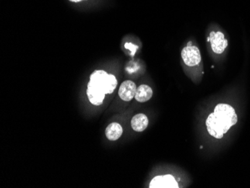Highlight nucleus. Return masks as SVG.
<instances>
[{
	"label": "nucleus",
	"instance_id": "10",
	"mask_svg": "<svg viewBox=\"0 0 250 188\" xmlns=\"http://www.w3.org/2000/svg\"><path fill=\"white\" fill-rule=\"evenodd\" d=\"M70 1L73 2H81V1H83V0H70Z\"/></svg>",
	"mask_w": 250,
	"mask_h": 188
},
{
	"label": "nucleus",
	"instance_id": "3",
	"mask_svg": "<svg viewBox=\"0 0 250 188\" xmlns=\"http://www.w3.org/2000/svg\"><path fill=\"white\" fill-rule=\"evenodd\" d=\"M209 42L212 50L216 54H222L228 47V40L225 38L224 34L220 31L210 32Z\"/></svg>",
	"mask_w": 250,
	"mask_h": 188
},
{
	"label": "nucleus",
	"instance_id": "7",
	"mask_svg": "<svg viewBox=\"0 0 250 188\" xmlns=\"http://www.w3.org/2000/svg\"><path fill=\"white\" fill-rule=\"evenodd\" d=\"M153 95L152 88L148 85L143 84L136 88L135 99L140 103H144L151 99Z\"/></svg>",
	"mask_w": 250,
	"mask_h": 188
},
{
	"label": "nucleus",
	"instance_id": "5",
	"mask_svg": "<svg viewBox=\"0 0 250 188\" xmlns=\"http://www.w3.org/2000/svg\"><path fill=\"white\" fill-rule=\"evenodd\" d=\"M150 188H178V184L172 175L154 177L149 185Z\"/></svg>",
	"mask_w": 250,
	"mask_h": 188
},
{
	"label": "nucleus",
	"instance_id": "8",
	"mask_svg": "<svg viewBox=\"0 0 250 188\" xmlns=\"http://www.w3.org/2000/svg\"><path fill=\"white\" fill-rule=\"evenodd\" d=\"M148 125V119L143 113L135 115L131 119V127L136 132H143Z\"/></svg>",
	"mask_w": 250,
	"mask_h": 188
},
{
	"label": "nucleus",
	"instance_id": "1",
	"mask_svg": "<svg viewBox=\"0 0 250 188\" xmlns=\"http://www.w3.org/2000/svg\"><path fill=\"white\" fill-rule=\"evenodd\" d=\"M237 123V116L234 108L226 104H219L214 108L213 113L208 117L206 127L210 136L221 139Z\"/></svg>",
	"mask_w": 250,
	"mask_h": 188
},
{
	"label": "nucleus",
	"instance_id": "6",
	"mask_svg": "<svg viewBox=\"0 0 250 188\" xmlns=\"http://www.w3.org/2000/svg\"><path fill=\"white\" fill-rule=\"evenodd\" d=\"M136 85L131 81H125L121 84L119 89V96L125 102H130L135 98L136 92Z\"/></svg>",
	"mask_w": 250,
	"mask_h": 188
},
{
	"label": "nucleus",
	"instance_id": "4",
	"mask_svg": "<svg viewBox=\"0 0 250 188\" xmlns=\"http://www.w3.org/2000/svg\"><path fill=\"white\" fill-rule=\"evenodd\" d=\"M181 57L185 64L189 67L197 65L202 60L200 51L196 46H187L181 51Z\"/></svg>",
	"mask_w": 250,
	"mask_h": 188
},
{
	"label": "nucleus",
	"instance_id": "9",
	"mask_svg": "<svg viewBox=\"0 0 250 188\" xmlns=\"http://www.w3.org/2000/svg\"><path fill=\"white\" fill-rule=\"evenodd\" d=\"M123 129L120 124L112 123L106 127L105 130L106 138L110 141H116L122 137Z\"/></svg>",
	"mask_w": 250,
	"mask_h": 188
},
{
	"label": "nucleus",
	"instance_id": "2",
	"mask_svg": "<svg viewBox=\"0 0 250 188\" xmlns=\"http://www.w3.org/2000/svg\"><path fill=\"white\" fill-rule=\"evenodd\" d=\"M118 81L113 74H109L103 70H97L90 76L87 87V96L95 106L103 104L105 95L112 94L117 87Z\"/></svg>",
	"mask_w": 250,
	"mask_h": 188
}]
</instances>
